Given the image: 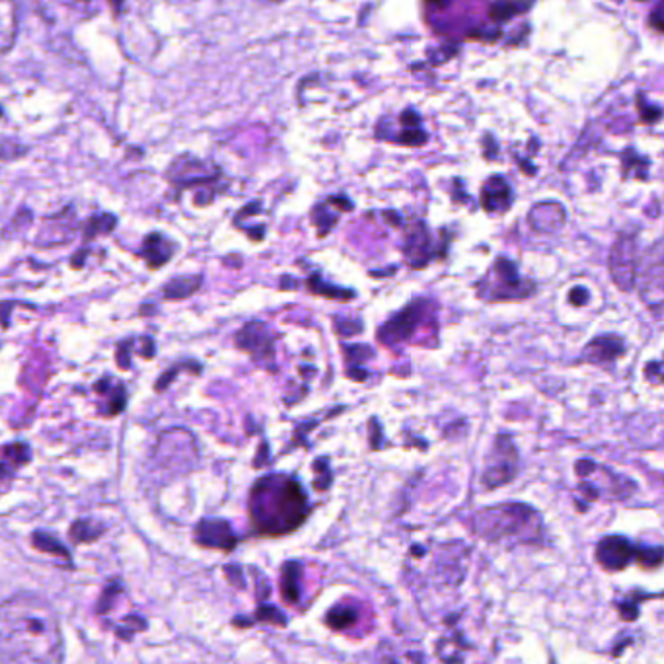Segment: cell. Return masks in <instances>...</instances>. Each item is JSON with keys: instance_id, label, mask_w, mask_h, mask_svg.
I'll return each instance as SVG.
<instances>
[{"instance_id": "9c48e42d", "label": "cell", "mask_w": 664, "mask_h": 664, "mask_svg": "<svg viewBox=\"0 0 664 664\" xmlns=\"http://www.w3.org/2000/svg\"><path fill=\"white\" fill-rule=\"evenodd\" d=\"M423 312H426L423 302H416V304L408 306L406 311L399 312L398 316H394L381 329L382 343H398V341H406L413 336V331L419 328V322L423 318Z\"/></svg>"}, {"instance_id": "3957f363", "label": "cell", "mask_w": 664, "mask_h": 664, "mask_svg": "<svg viewBox=\"0 0 664 664\" xmlns=\"http://www.w3.org/2000/svg\"><path fill=\"white\" fill-rule=\"evenodd\" d=\"M474 532L488 541H516L538 546L544 540V526L538 511L523 503L486 506L471 519Z\"/></svg>"}, {"instance_id": "ac0fdd59", "label": "cell", "mask_w": 664, "mask_h": 664, "mask_svg": "<svg viewBox=\"0 0 664 664\" xmlns=\"http://www.w3.org/2000/svg\"><path fill=\"white\" fill-rule=\"evenodd\" d=\"M199 283H201L199 277H177L164 287V296L166 299H186L187 294L197 291Z\"/></svg>"}, {"instance_id": "277c9868", "label": "cell", "mask_w": 664, "mask_h": 664, "mask_svg": "<svg viewBox=\"0 0 664 664\" xmlns=\"http://www.w3.org/2000/svg\"><path fill=\"white\" fill-rule=\"evenodd\" d=\"M478 296L484 302H521L536 293V284L521 279L516 266L509 259H497L496 266L476 284Z\"/></svg>"}, {"instance_id": "2e32d148", "label": "cell", "mask_w": 664, "mask_h": 664, "mask_svg": "<svg viewBox=\"0 0 664 664\" xmlns=\"http://www.w3.org/2000/svg\"><path fill=\"white\" fill-rule=\"evenodd\" d=\"M636 561L645 571H655L664 566L663 546H638L636 548Z\"/></svg>"}, {"instance_id": "cb8c5ba5", "label": "cell", "mask_w": 664, "mask_h": 664, "mask_svg": "<svg viewBox=\"0 0 664 664\" xmlns=\"http://www.w3.org/2000/svg\"><path fill=\"white\" fill-rule=\"evenodd\" d=\"M257 618L259 620L271 621V624H277V626H284V616L281 611L273 608V606H269V604H261L259 608H257Z\"/></svg>"}, {"instance_id": "d6986e66", "label": "cell", "mask_w": 664, "mask_h": 664, "mask_svg": "<svg viewBox=\"0 0 664 664\" xmlns=\"http://www.w3.org/2000/svg\"><path fill=\"white\" fill-rule=\"evenodd\" d=\"M117 219L114 214H98V217H92L86 222V229H84V236L86 240L96 238L100 234H109V232L116 229Z\"/></svg>"}, {"instance_id": "5b68a950", "label": "cell", "mask_w": 664, "mask_h": 664, "mask_svg": "<svg viewBox=\"0 0 664 664\" xmlns=\"http://www.w3.org/2000/svg\"><path fill=\"white\" fill-rule=\"evenodd\" d=\"M521 468V456L514 446L511 434H499L489 454V462L484 476H481V486L488 491L503 488L511 484Z\"/></svg>"}, {"instance_id": "9a60e30c", "label": "cell", "mask_w": 664, "mask_h": 664, "mask_svg": "<svg viewBox=\"0 0 664 664\" xmlns=\"http://www.w3.org/2000/svg\"><path fill=\"white\" fill-rule=\"evenodd\" d=\"M299 576H301V566L299 563H287L283 567V576H281V591L287 598V603H299L301 593H299Z\"/></svg>"}, {"instance_id": "5bb4252c", "label": "cell", "mask_w": 664, "mask_h": 664, "mask_svg": "<svg viewBox=\"0 0 664 664\" xmlns=\"http://www.w3.org/2000/svg\"><path fill=\"white\" fill-rule=\"evenodd\" d=\"M427 248H429V238H427L426 232H413L408 238V244H406V254H408L409 264L413 267L426 266L427 259H429Z\"/></svg>"}, {"instance_id": "d4e9b609", "label": "cell", "mask_w": 664, "mask_h": 664, "mask_svg": "<svg viewBox=\"0 0 664 664\" xmlns=\"http://www.w3.org/2000/svg\"><path fill=\"white\" fill-rule=\"evenodd\" d=\"M645 378L655 384H664V361H653L645 366Z\"/></svg>"}, {"instance_id": "4316f807", "label": "cell", "mask_w": 664, "mask_h": 664, "mask_svg": "<svg viewBox=\"0 0 664 664\" xmlns=\"http://www.w3.org/2000/svg\"><path fill=\"white\" fill-rule=\"evenodd\" d=\"M569 302L573 304V306H585L586 302H589V291H586L585 287H575V289H571V293H569Z\"/></svg>"}, {"instance_id": "30bf717a", "label": "cell", "mask_w": 664, "mask_h": 664, "mask_svg": "<svg viewBox=\"0 0 664 664\" xmlns=\"http://www.w3.org/2000/svg\"><path fill=\"white\" fill-rule=\"evenodd\" d=\"M626 353V343L620 336L603 334L589 341V346L581 351V361L586 364L616 363Z\"/></svg>"}, {"instance_id": "ba28073f", "label": "cell", "mask_w": 664, "mask_h": 664, "mask_svg": "<svg viewBox=\"0 0 664 664\" xmlns=\"http://www.w3.org/2000/svg\"><path fill=\"white\" fill-rule=\"evenodd\" d=\"M611 279L620 287L624 293L631 291L638 281V264H636V248L631 240H621L611 252Z\"/></svg>"}, {"instance_id": "603a6c76", "label": "cell", "mask_w": 664, "mask_h": 664, "mask_svg": "<svg viewBox=\"0 0 664 664\" xmlns=\"http://www.w3.org/2000/svg\"><path fill=\"white\" fill-rule=\"evenodd\" d=\"M311 289L312 293L324 294V296H329V299H353V293H343L341 289H334V287H329V284L319 283V279H311Z\"/></svg>"}, {"instance_id": "e0dca14e", "label": "cell", "mask_w": 664, "mask_h": 664, "mask_svg": "<svg viewBox=\"0 0 664 664\" xmlns=\"http://www.w3.org/2000/svg\"><path fill=\"white\" fill-rule=\"evenodd\" d=\"M0 34H2V51L9 54L14 36H16V20L12 16V0H2V26H0Z\"/></svg>"}, {"instance_id": "f546056e", "label": "cell", "mask_w": 664, "mask_h": 664, "mask_svg": "<svg viewBox=\"0 0 664 664\" xmlns=\"http://www.w3.org/2000/svg\"><path fill=\"white\" fill-rule=\"evenodd\" d=\"M261 2H271V4H275V2H283V0H261Z\"/></svg>"}, {"instance_id": "7402d4cb", "label": "cell", "mask_w": 664, "mask_h": 664, "mask_svg": "<svg viewBox=\"0 0 664 664\" xmlns=\"http://www.w3.org/2000/svg\"><path fill=\"white\" fill-rule=\"evenodd\" d=\"M32 541H34V546H36L39 551H47V554L61 556V558H69V551L62 548V546H59L57 540L51 538V536H45V534H39V532H37V534H34V540Z\"/></svg>"}, {"instance_id": "484cf974", "label": "cell", "mask_w": 664, "mask_h": 664, "mask_svg": "<svg viewBox=\"0 0 664 664\" xmlns=\"http://www.w3.org/2000/svg\"><path fill=\"white\" fill-rule=\"evenodd\" d=\"M618 611H620L621 620L636 621L639 616V604L636 601H626V603L618 604Z\"/></svg>"}, {"instance_id": "8992f818", "label": "cell", "mask_w": 664, "mask_h": 664, "mask_svg": "<svg viewBox=\"0 0 664 664\" xmlns=\"http://www.w3.org/2000/svg\"><path fill=\"white\" fill-rule=\"evenodd\" d=\"M166 177L174 186H209L221 177V168H217L213 162H209V160H199L196 156H179L170 164Z\"/></svg>"}, {"instance_id": "4fadbf2b", "label": "cell", "mask_w": 664, "mask_h": 664, "mask_svg": "<svg viewBox=\"0 0 664 664\" xmlns=\"http://www.w3.org/2000/svg\"><path fill=\"white\" fill-rule=\"evenodd\" d=\"M240 349H246L252 354H273V337L267 336V328L259 322L248 324L236 336Z\"/></svg>"}, {"instance_id": "44dd1931", "label": "cell", "mask_w": 664, "mask_h": 664, "mask_svg": "<svg viewBox=\"0 0 664 664\" xmlns=\"http://www.w3.org/2000/svg\"><path fill=\"white\" fill-rule=\"evenodd\" d=\"M331 203L324 201V203L316 205V209L312 211V221L318 226L319 236H324L326 232L331 231V226L337 222V214H331Z\"/></svg>"}, {"instance_id": "6da1fadb", "label": "cell", "mask_w": 664, "mask_h": 664, "mask_svg": "<svg viewBox=\"0 0 664 664\" xmlns=\"http://www.w3.org/2000/svg\"><path fill=\"white\" fill-rule=\"evenodd\" d=\"M2 661H57L61 636L54 611L36 598H12L2 608Z\"/></svg>"}, {"instance_id": "4dcf8cb0", "label": "cell", "mask_w": 664, "mask_h": 664, "mask_svg": "<svg viewBox=\"0 0 664 664\" xmlns=\"http://www.w3.org/2000/svg\"><path fill=\"white\" fill-rule=\"evenodd\" d=\"M84 2H89V0H84Z\"/></svg>"}, {"instance_id": "7c38bea8", "label": "cell", "mask_w": 664, "mask_h": 664, "mask_svg": "<svg viewBox=\"0 0 664 664\" xmlns=\"http://www.w3.org/2000/svg\"><path fill=\"white\" fill-rule=\"evenodd\" d=\"M174 249H176V244L172 240L166 238L160 232H152L142 242L141 254L151 269H159L164 264H168L170 257L174 256Z\"/></svg>"}, {"instance_id": "7a4b0ae2", "label": "cell", "mask_w": 664, "mask_h": 664, "mask_svg": "<svg viewBox=\"0 0 664 664\" xmlns=\"http://www.w3.org/2000/svg\"><path fill=\"white\" fill-rule=\"evenodd\" d=\"M248 513L257 532L284 536L296 531L311 514L301 481L287 476H266L249 493Z\"/></svg>"}, {"instance_id": "83f0119b", "label": "cell", "mask_w": 664, "mask_h": 664, "mask_svg": "<svg viewBox=\"0 0 664 664\" xmlns=\"http://www.w3.org/2000/svg\"><path fill=\"white\" fill-rule=\"evenodd\" d=\"M596 468V462L589 461V458H583V461H579L575 464V474L576 478H586L589 474H593V469Z\"/></svg>"}, {"instance_id": "f1b7e54d", "label": "cell", "mask_w": 664, "mask_h": 664, "mask_svg": "<svg viewBox=\"0 0 664 664\" xmlns=\"http://www.w3.org/2000/svg\"><path fill=\"white\" fill-rule=\"evenodd\" d=\"M109 2H112V7L116 9V12H119V10H121V4H124V0H109Z\"/></svg>"}, {"instance_id": "ffe728a7", "label": "cell", "mask_w": 664, "mask_h": 664, "mask_svg": "<svg viewBox=\"0 0 664 664\" xmlns=\"http://www.w3.org/2000/svg\"><path fill=\"white\" fill-rule=\"evenodd\" d=\"M326 621H328L329 628L337 629V631L339 629L351 628L354 621H357V611L353 608H349V606H336L326 616Z\"/></svg>"}, {"instance_id": "8fae6325", "label": "cell", "mask_w": 664, "mask_h": 664, "mask_svg": "<svg viewBox=\"0 0 664 664\" xmlns=\"http://www.w3.org/2000/svg\"><path fill=\"white\" fill-rule=\"evenodd\" d=\"M196 538L205 548L232 551L234 546H236V536L232 534L231 526H229L226 521L205 519V521L197 524Z\"/></svg>"}, {"instance_id": "52a82bcc", "label": "cell", "mask_w": 664, "mask_h": 664, "mask_svg": "<svg viewBox=\"0 0 664 664\" xmlns=\"http://www.w3.org/2000/svg\"><path fill=\"white\" fill-rule=\"evenodd\" d=\"M636 559V546L624 536H606L596 546V561L606 571H624Z\"/></svg>"}]
</instances>
